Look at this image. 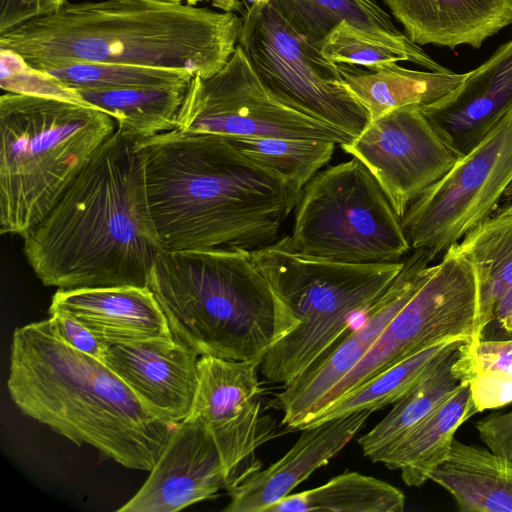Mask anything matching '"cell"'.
I'll return each instance as SVG.
<instances>
[{"mask_svg": "<svg viewBox=\"0 0 512 512\" xmlns=\"http://www.w3.org/2000/svg\"><path fill=\"white\" fill-rule=\"evenodd\" d=\"M135 145L164 251L271 246L301 196L224 136L174 129Z\"/></svg>", "mask_w": 512, "mask_h": 512, "instance_id": "1", "label": "cell"}, {"mask_svg": "<svg viewBox=\"0 0 512 512\" xmlns=\"http://www.w3.org/2000/svg\"><path fill=\"white\" fill-rule=\"evenodd\" d=\"M23 238L26 259L45 286L147 287L163 250L135 141L116 130Z\"/></svg>", "mask_w": 512, "mask_h": 512, "instance_id": "2", "label": "cell"}, {"mask_svg": "<svg viewBox=\"0 0 512 512\" xmlns=\"http://www.w3.org/2000/svg\"><path fill=\"white\" fill-rule=\"evenodd\" d=\"M241 17L169 0L66 3L0 34V49L29 65L87 61L218 72L237 45Z\"/></svg>", "mask_w": 512, "mask_h": 512, "instance_id": "3", "label": "cell"}, {"mask_svg": "<svg viewBox=\"0 0 512 512\" xmlns=\"http://www.w3.org/2000/svg\"><path fill=\"white\" fill-rule=\"evenodd\" d=\"M7 388L24 415L130 469L149 472L178 425L157 418L102 360L68 345L49 318L14 330Z\"/></svg>", "mask_w": 512, "mask_h": 512, "instance_id": "4", "label": "cell"}, {"mask_svg": "<svg viewBox=\"0 0 512 512\" xmlns=\"http://www.w3.org/2000/svg\"><path fill=\"white\" fill-rule=\"evenodd\" d=\"M147 286L173 337L199 356L261 362L288 330L280 302L248 251L163 250Z\"/></svg>", "mask_w": 512, "mask_h": 512, "instance_id": "5", "label": "cell"}, {"mask_svg": "<svg viewBox=\"0 0 512 512\" xmlns=\"http://www.w3.org/2000/svg\"><path fill=\"white\" fill-rule=\"evenodd\" d=\"M117 123L95 107L6 92L0 97V227L24 236L114 135Z\"/></svg>", "mask_w": 512, "mask_h": 512, "instance_id": "6", "label": "cell"}, {"mask_svg": "<svg viewBox=\"0 0 512 512\" xmlns=\"http://www.w3.org/2000/svg\"><path fill=\"white\" fill-rule=\"evenodd\" d=\"M280 302L287 332L262 358L259 371L283 386L340 340L389 287L404 260L354 264L298 256L274 245L251 252Z\"/></svg>", "mask_w": 512, "mask_h": 512, "instance_id": "7", "label": "cell"}, {"mask_svg": "<svg viewBox=\"0 0 512 512\" xmlns=\"http://www.w3.org/2000/svg\"><path fill=\"white\" fill-rule=\"evenodd\" d=\"M292 233L273 245L323 260L400 262L412 249L401 219L356 157L318 172L303 188Z\"/></svg>", "mask_w": 512, "mask_h": 512, "instance_id": "8", "label": "cell"}, {"mask_svg": "<svg viewBox=\"0 0 512 512\" xmlns=\"http://www.w3.org/2000/svg\"><path fill=\"white\" fill-rule=\"evenodd\" d=\"M238 45L256 74L291 105L356 137L371 122L368 110L328 60L271 0L249 4Z\"/></svg>", "mask_w": 512, "mask_h": 512, "instance_id": "9", "label": "cell"}, {"mask_svg": "<svg viewBox=\"0 0 512 512\" xmlns=\"http://www.w3.org/2000/svg\"><path fill=\"white\" fill-rule=\"evenodd\" d=\"M485 328L475 269L451 246L359 363L326 395L317 412L395 364L447 340L480 339Z\"/></svg>", "mask_w": 512, "mask_h": 512, "instance_id": "10", "label": "cell"}, {"mask_svg": "<svg viewBox=\"0 0 512 512\" xmlns=\"http://www.w3.org/2000/svg\"><path fill=\"white\" fill-rule=\"evenodd\" d=\"M176 129L225 137L329 140L340 146L355 138L274 94L239 45L218 72L191 79Z\"/></svg>", "mask_w": 512, "mask_h": 512, "instance_id": "11", "label": "cell"}, {"mask_svg": "<svg viewBox=\"0 0 512 512\" xmlns=\"http://www.w3.org/2000/svg\"><path fill=\"white\" fill-rule=\"evenodd\" d=\"M512 184V110L406 210L402 228L412 250L434 258L493 215Z\"/></svg>", "mask_w": 512, "mask_h": 512, "instance_id": "12", "label": "cell"}, {"mask_svg": "<svg viewBox=\"0 0 512 512\" xmlns=\"http://www.w3.org/2000/svg\"><path fill=\"white\" fill-rule=\"evenodd\" d=\"M340 147L368 168L400 219L462 157L416 105L371 121Z\"/></svg>", "mask_w": 512, "mask_h": 512, "instance_id": "13", "label": "cell"}, {"mask_svg": "<svg viewBox=\"0 0 512 512\" xmlns=\"http://www.w3.org/2000/svg\"><path fill=\"white\" fill-rule=\"evenodd\" d=\"M257 361L202 355L198 386L186 419L201 423L221 454L229 489L261 469L256 449L268 440L261 418L262 388Z\"/></svg>", "mask_w": 512, "mask_h": 512, "instance_id": "14", "label": "cell"}, {"mask_svg": "<svg viewBox=\"0 0 512 512\" xmlns=\"http://www.w3.org/2000/svg\"><path fill=\"white\" fill-rule=\"evenodd\" d=\"M427 249H416L389 287L338 344L295 377L275 397L282 424L300 430L318 411L326 395L359 363L394 316L409 302L435 270Z\"/></svg>", "mask_w": 512, "mask_h": 512, "instance_id": "15", "label": "cell"}, {"mask_svg": "<svg viewBox=\"0 0 512 512\" xmlns=\"http://www.w3.org/2000/svg\"><path fill=\"white\" fill-rule=\"evenodd\" d=\"M146 482L118 512H175L214 499L229 488L211 434L199 422L178 423Z\"/></svg>", "mask_w": 512, "mask_h": 512, "instance_id": "16", "label": "cell"}, {"mask_svg": "<svg viewBox=\"0 0 512 512\" xmlns=\"http://www.w3.org/2000/svg\"><path fill=\"white\" fill-rule=\"evenodd\" d=\"M199 357L170 336L106 345L103 362L157 418L178 424L191 411Z\"/></svg>", "mask_w": 512, "mask_h": 512, "instance_id": "17", "label": "cell"}, {"mask_svg": "<svg viewBox=\"0 0 512 512\" xmlns=\"http://www.w3.org/2000/svg\"><path fill=\"white\" fill-rule=\"evenodd\" d=\"M421 108L461 156L469 153L512 110V40L452 93Z\"/></svg>", "mask_w": 512, "mask_h": 512, "instance_id": "18", "label": "cell"}, {"mask_svg": "<svg viewBox=\"0 0 512 512\" xmlns=\"http://www.w3.org/2000/svg\"><path fill=\"white\" fill-rule=\"evenodd\" d=\"M371 413H353L300 429V437L284 456L228 490L230 502L223 511L266 512L334 458L364 427Z\"/></svg>", "mask_w": 512, "mask_h": 512, "instance_id": "19", "label": "cell"}, {"mask_svg": "<svg viewBox=\"0 0 512 512\" xmlns=\"http://www.w3.org/2000/svg\"><path fill=\"white\" fill-rule=\"evenodd\" d=\"M48 311L72 316L105 346L173 336L148 286L58 289Z\"/></svg>", "mask_w": 512, "mask_h": 512, "instance_id": "20", "label": "cell"}, {"mask_svg": "<svg viewBox=\"0 0 512 512\" xmlns=\"http://www.w3.org/2000/svg\"><path fill=\"white\" fill-rule=\"evenodd\" d=\"M417 45L479 49L512 25V0H382Z\"/></svg>", "mask_w": 512, "mask_h": 512, "instance_id": "21", "label": "cell"}, {"mask_svg": "<svg viewBox=\"0 0 512 512\" xmlns=\"http://www.w3.org/2000/svg\"><path fill=\"white\" fill-rule=\"evenodd\" d=\"M313 43L317 44L338 24L345 21L399 52L408 61L430 71H445L419 45L413 43L393 23L375 0H271Z\"/></svg>", "mask_w": 512, "mask_h": 512, "instance_id": "22", "label": "cell"}, {"mask_svg": "<svg viewBox=\"0 0 512 512\" xmlns=\"http://www.w3.org/2000/svg\"><path fill=\"white\" fill-rule=\"evenodd\" d=\"M452 246L475 269L485 327L497 320L512 334V211L496 210Z\"/></svg>", "mask_w": 512, "mask_h": 512, "instance_id": "23", "label": "cell"}, {"mask_svg": "<svg viewBox=\"0 0 512 512\" xmlns=\"http://www.w3.org/2000/svg\"><path fill=\"white\" fill-rule=\"evenodd\" d=\"M430 480L446 490L462 512H512V460L489 448L454 439Z\"/></svg>", "mask_w": 512, "mask_h": 512, "instance_id": "24", "label": "cell"}, {"mask_svg": "<svg viewBox=\"0 0 512 512\" xmlns=\"http://www.w3.org/2000/svg\"><path fill=\"white\" fill-rule=\"evenodd\" d=\"M469 384L456 390L377 462L401 471L403 482L419 487L447 459L458 428L477 414Z\"/></svg>", "mask_w": 512, "mask_h": 512, "instance_id": "25", "label": "cell"}, {"mask_svg": "<svg viewBox=\"0 0 512 512\" xmlns=\"http://www.w3.org/2000/svg\"><path fill=\"white\" fill-rule=\"evenodd\" d=\"M338 65L346 85L368 110L371 121L401 107L434 104L457 89L467 75L448 69L412 70L397 63L368 72Z\"/></svg>", "mask_w": 512, "mask_h": 512, "instance_id": "26", "label": "cell"}, {"mask_svg": "<svg viewBox=\"0 0 512 512\" xmlns=\"http://www.w3.org/2000/svg\"><path fill=\"white\" fill-rule=\"evenodd\" d=\"M188 86L75 91L87 105L114 118L117 130L137 142L177 128Z\"/></svg>", "mask_w": 512, "mask_h": 512, "instance_id": "27", "label": "cell"}, {"mask_svg": "<svg viewBox=\"0 0 512 512\" xmlns=\"http://www.w3.org/2000/svg\"><path fill=\"white\" fill-rule=\"evenodd\" d=\"M467 341V340H466ZM461 341L447 350L370 431L358 439L364 456L373 462L398 444L459 385L452 373Z\"/></svg>", "mask_w": 512, "mask_h": 512, "instance_id": "28", "label": "cell"}, {"mask_svg": "<svg viewBox=\"0 0 512 512\" xmlns=\"http://www.w3.org/2000/svg\"><path fill=\"white\" fill-rule=\"evenodd\" d=\"M405 495L397 487L359 472H344L327 483L289 494L266 512H402Z\"/></svg>", "mask_w": 512, "mask_h": 512, "instance_id": "29", "label": "cell"}, {"mask_svg": "<svg viewBox=\"0 0 512 512\" xmlns=\"http://www.w3.org/2000/svg\"><path fill=\"white\" fill-rule=\"evenodd\" d=\"M466 340L459 338L441 342L395 364L321 409L302 428L353 413L374 412L394 404L421 380L447 350Z\"/></svg>", "mask_w": 512, "mask_h": 512, "instance_id": "30", "label": "cell"}, {"mask_svg": "<svg viewBox=\"0 0 512 512\" xmlns=\"http://www.w3.org/2000/svg\"><path fill=\"white\" fill-rule=\"evenodd\" d=\"M74 89L110 90L189 84L194 77L178 69L87 61H51L30 65Z\"/></svg>", "mask_w": 512, "mask_h": 512, "instance_id": "31", "label": "cell"}, {"mask_svg": "<svg viewBox=\"0 0 512 512\" xmlns=\"http://www.w3.org/2000/svg\"><path fill=\"white\" fill-rule=\"evenodd\" d=\"M226 138L249 159L299 191L331 160L336 145L329 140L302 138Z\"/></svg>", "mask_w": 512, "mask_h": 512, "instance_id": "32", "label": "cell"}, {"mask_svg": "<svg viewBox=\"0 0 512 512\" xmlns=\"http://www.w3.org/2000/svg\"><path fill=\"white\" fill-rule=\"evenodd\" d=\"M321 53L335 64L363 66L376 71L408 58L398 50L343 21L319 43Z\"/></svg>", "mask_w": 512, "mask_h": 512, "instance_id": "33", "label": "cell"}, {"mask_svg": "<svg viewBox=\"0 0 512 512\" xmlns=\"http://www.w3.org/2000/svg\"><path fill=\"white\" fill-rule=\"evenodd\" d=\"M0 64V85L6 92L53 97L87 105L74 89L31 67L11 50L0 49Z\"/></svg>", "mask_w": 512, "mask_h": 512, "instance_id": "34", "label": "cell"}, {"mask_svg": "<svg viewBox=\"0 0 512 512\" xmlns=\"http://www.w3.org/2000/svg\"><path fill=\"white\" fill-rule=\"evenodd\" d=\"M452 373L459 383H469L474 377L496 373L512 378V339H472L458 348Z\"/></svg>", "mask_w": 512, "mask_h": 512, "instance_id": "35", "label": "cell"}, {"mask_svg": "<svg viewBox=\"0 0 512 512\" xmlns=\"http://www.w3.org/2000/svg\"><path fill=\"white\" fill-rule=\"evenodd\" d=\"M468 384L478 413L502 408L512 403V378L510 377L485 373L474 377Z\"/></svg>", "mask_w": 512, "mask_h": 512, "instance_id": "36", "label": "cell"}, {"mask_svg": "<svg viewBox=\"0 0 512 512\" xmlns=\"http://www.w3.org/2000/svg\"><path fill=\"white\" fill-rule=\"evenodd\" d=\"M66 3V0H0V34L53 14Z\"/></svg>", "mask_w": 512, "mask_h": 512, "instance_id": "37", "label": "cell"}, {"mask_svg": "<svg viewBox=\"0 0 512 512\" xmlns=\"http://www.w3.org/2000/svg\"><path fill=\"white\" fill-rule=\"evenodd\" d=\"M50 321L62 340L71 347L103 361L105 345L83 324L62 311H48Z\"/></svg>", "mask_w": 512, "mask_h": 512, "instance_id": "38", "label": "cell"}, {"mask_svg": "<svg viewBox=\"0 0 512 512\" xmlns=\"http://www.w3.org/2000/svg\"><path fill=\"white\" fill-rule=\"evenodd\" d=\"M475 428L487 448L512 460V410L490 414L478 420Z\"/></svg>", "mask_w": 512, "mask_h": 512, "instance_id": "39", "label": "cell"}, {"mask_svg": "<svg viewBox=\"0 0 512 512\" xmlns=\"http://www.w3.org/2000/svg\"><path fill=\"white\" fill-rule=\"evenodd\" d=\"M497 210L512 211V184L509 186L504 196L502 197Z\"/></svg>", "mask_w": 512, "mask_h": 512, "instance_id": "40", "label": "cell"}, {"mask_svg": "<svg viewBox=\"0 0 512 512\" xmlns=\"http://www.w3.org/2000/svg\"><path fill=\"white\" fill-rule=\"evenodd\" d=\"M169 1H172V2H179V3H183V2H186L187 4L189 5H194L202 0H169Z\"/></svg>", "mask_w": 512, "mask_h": 512, "instance_id": "41", "label": "cell"}, {"mask_svg": "<svg viewBox=\"0 0 512 512\" xmlns=\"http://www.w3.org/2000/svg\"><path fill=\"white\" fill-rule=\"evenodd\" d=\"M249 1L250 4L254 3V2H259V1H266V0H247Z\"/></svg>", "mask_w": 512, "mask_h": 512, "instance_id": "42", "label": "cell"}]
</instances>
